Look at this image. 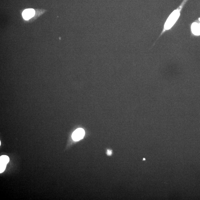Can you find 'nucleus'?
<instances>
[{"label": "nucleus", "instance_id": "f257e3e1", "mask_svg": "<svg viewBox=\"0 0 200 200\" xmlns=\"http://www.w3.org/2000/svg\"><path fill=\"white\" fill-rule=\"evenodd\" d=\"M188 1V0H183L180 6L176 9L170 15L165 23L164 29L161 33V35L165 32L167 30L170 29L174 25L179 17L182 10V9L183 7Z\"/></svg>", "mask_w": 200, "mask_h": 200}, {"label": "nucleus", "instance_id": "f03ea898", "mask_svg": "<svg viewBox=\"0 0 200 200\" xmlns=\"http://www.w3.org/2000/svg\"><path fill=\"white\" fill-rule=\"evenodd\" d=\"M85 135L84 130L81 128L76 129L72 134V139L75 141H78L82 139Z\"/></svg>", "mask_w": 200, "mask_h": 200}, {"label": "nucleus", "instance_id": "7ed1b4c3", "mask_svg": "<svg viewBox=\"0 0 200 200\" xmlns=\"http://www.w3.org/2000/svg\"><path fill=\"white\" fill-rule=\"evenodd\" d=\"M9 161V157L2 155L0 157V173L3 172L5 170L6 165Z\"/></svg>", "mask_w": 200, "mask_h": 200}, {"label": "nucleus", "instance_id": "20e7f679", "mask_svg": "<svg viewBox=\"0 0 200 200\" xmlns=\"http://www.w3.org/2000/svg\"><path fill=\"white\" fill-rule=\"evenodd\" d=\"M35 13V12L34 9H33L25 10L22 13L23 18L25 20H29L34 16Z\"/></svg>", "mask_w": 200, "mask_h": 200}, {"label": "nucleus", "instance_id": "39448f33", "mask_svg": "<svg viewBox=\"0 0 200 200\" xmlns=\"http://www.w3.org/2000/svg\"><path fill=\"white\" fill-rule=\"evenodd\" d=\"M191 30L193 34L196 35H200V23L194 22L191 26Z\"/></svg>", "mask_w": 200, "mask_h": 200}, {"label": "nucleus", "instance_id": "423d86ee", "mask_svg": "<svg viewBox=\"0 0 200 200\" xmlns=\"http://www.w3.org/2000/svg\"><path fill=\"white\" fill-rule=\"evenodd\" d=\"M112 152L111 151H110V150H108L107 154L108 155H110L112 154Z\"/></svg>", "mask_w": 200, "mask_h": 200}, {"label": "nucleus", "instance_id": "0eeeda50", "mask_svg": "<svg viewBox=\"0 0 200 200\" xmlns=\"http://www.w3.org/2000/svg\"><path fill=\"white\" fill-rule=\"evenodd\" d=\"M199 21H200V18H199Z\"/></svg>", "mask_w": 200, "mask_h": 200}, {"label": "nucleus", "instance_id": "6e6552de", "mask_svg": "<svg viewBox=\"0 0 200 200\" xmlns=\"http://www.w3.org/2000/svg\"><path fill=\"white\" fill-rule=\"evenodd\" d=\"M145 160V158H144V159H143V160Z\"/></svg>", "mask_w": 200, "mask_h": 200}]
</instances>
